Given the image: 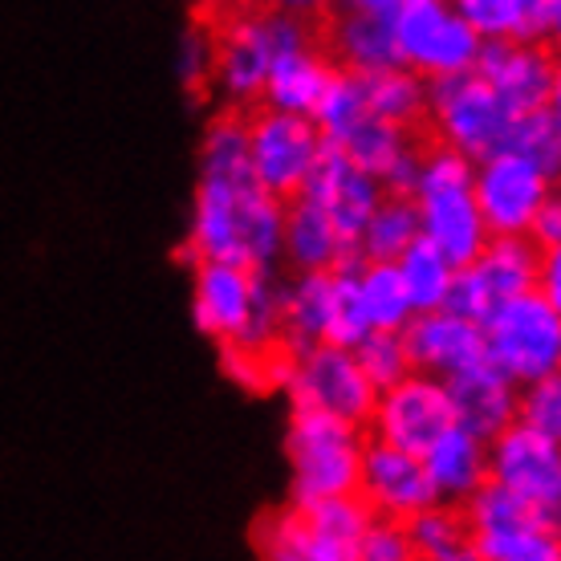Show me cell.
Masks as SVG:
<instances>
[{
    "label": "cell",
    "mask_w": 561,
    "mask_h": 561,
    "mask_svg": "<svg viewBox=\"0 0 561 561\" xmlns=\"http://www.w3.org/2000/svg\"><path fill=\"white\" fill-rule=\"evenodd\" d=\"M330 4H346V0H330Z\"/></svg>",
    "instance_id": "bcb514c9"
},
{
    "label": "cell",
    "mask_w": 561,
    "mask_h": 561,
    "mask_svg": "<svg viewBox=\"0 0 561 561\" xmlns=\"http://www.w3.org/2000/svg\"><path fill=\"white\" fill-rule=\"evenodd\" d=\"M244 123H249V168H253V180L277 199H285V204L297 199L325 151V135L313 123V114L253 106V111H244Z\"/></svg>",
    "instance_id": "7c38bea8"
},
{
    "label": "cell",
    "mask_w": 561,
    "mask_h": 561,
    "mask_svg": "<svg viewBox=\"0 0 561 561\" xmlns=\"http://www.w3.org/2000/svg\"><path fill=\"white\" fill-rule=\"evenodd\" d=\"M553 187L558 180L546 159H534L513 147L477 159V171H472V192L492 237H529L537 211Z\"/></svg>",
    "instance_id": "4fadbf2b"
},
{
    "label": "cell",
    "mask_w": 561,
    "mask_h": 561,
    "mask_svg": "<svg viewBox=\"0 0 561 561\" xmlns=\"http://www.w3.org/2000/svg\"><path fill=\"white\" fill-rule=\"evenodd\" d=\"M553 180L561 187V118H558V147H553Z\"/></svg>",
    "instance_id": "f6af8a7d"
},
{
    "label": "cell",
    "mask_w": 561,
    "mask_h": 561,
    "mask_svg": "<svg viewBox=\"0 0 561 561\" xmlns=\"http://www.w3.org/2000/svg\"><path fill=\"white\" fill-rule=\"evenodd\" d=\"M354 492L363 496V505L375 517H399V520H408L411 513H420L423 505L435 501V489L432 480H427L420 451H408L399 448V444L375 439V435H366L363 468H358Z\"/></svg>",
    "instance_id": "e0dca14e"
},
{
    "label": "cell",
    "mask_w": 561,
    "mask_h": 561,
    "mask_svg": "<svg viewBox=\"0 0 561 561\" xmlns=\"http://www.w3.org/2000/svg\"><path fill=\"white\" fill-rule=\"evenodd\" d=\"M354 354H358L366 379L375 382V387H387V382L403 379V375L411 370L403 330H370V334L354 346Z\"/></svg>",
    "instance_id": "836d02e7"
},
{
    "label": "cell",
    "mask_w": 561,
    "mask_h": 561,
    "mask_svg": "<svg viewBox=\"0 0 561 561\" xmlns=\"http://www.w3.org/2000/svg\"><path fill=\"white\" fill-rule=\"evenodd\" d=\"M334 325V268L330 273H294L280 285V337L285 351L330 342Z\"/></svg>",
    "instance_id": "484cf974"
},
{
    "label": "cell",
    "mask_w": 561,
    "mask_h": 561,
    "mask_svg": "<svg viewBox=\"0 0 561 561\" xmlns=\"http://www.w3.org/2000/svg\"><path fill=\"white\" fill-rule=\"evenodd\" d=\"M456 427V408H451L448 379L427 375V370H408L403 379L379 387L375 411L366 420V435L399 444L408 451H427L439 435Z\"/></svg>",
    "instance_id": "5bb4252c"
},
{
    "label": "cell",
    "mask_w": 561,
    "mask_h": 561,
    "mask_svg": "<svg viewBox=\"0 0 561 561\" xmlns=\"http://www.w3.org/2000/svg\"><path fill=\"white\" fill-rule=\"evenodd\" d=\"M183 82L192 85H211V37L208 33H187V42H183Z\"/></svg>",
    "instance_id": "8d00e7d4"
},
{
    "label": "cell",
    "mask_w": 561,
    "mask_h": 561,
    "mask_svg": "<svg viewBox=\"0 0 561 561\" xmlns=\"http://www.w3.org/2000/svg\"><path fill=\"white\" fill-rule=\"evenodd\" d=\"M358 249L334 228V220L318 211L309 199L285 204V225H280V261L294 273H330L354 261Z\"/></svg>",
    "instance_id": "44dd1931"
},
{
    "label": "cell",
    "mask_w": 561,
    "mask_h": 561,
    "mask_svg": "<svg viewBox=\"0 0 561 561\" xmlns=\"http://www.w3.org/2000/svg\"><path fill=\"white\" fill-rule=\"evenodd\" d=\"M268 4H277V9H285V13H297V16H313L322 13V9H330V0H268Z\"/></svg>",
    "instance_id": "ab89813d"
},
{
    "label": "cell",
    "mask_w": 561,
    "mask_h": 561,
    "mask_svg": "<svg viewBox=\"0 0 561 561\" xmlns=\"http://www.w3.org/2000/svg\"><path fill=\"white\" fill-rule=\"evenodd\" d=\"M358 561H411L408 525L399 517H375L370 513L363 546H358Z\"/></svg>",
    "instance_id": "d590c367"
},
{
    "label": "cell",
    "mask_w": 561,
    "mask_h": 561,
    "mask_svg": "<svg viewBox=\"0 0 561 561\" xmlns=\"http://www.w3.org/2000/svg\"><path fill=\"white\" fill-rule=\"evenodd\" d=\"M448 391L451 408H456V423L484 435V439L505 432L508 423L517 420V382L505 379L489 358L456 370L448 379Z\"/></svg>",
    "instance_id": "603a6c76"
},
{
    "label": "cell",
    "mask_w": 561,
    "mask_h": 561,
    "mask_svg": "<svg viewBox=\"0 0 561 561\" xmlns=\"http://www.w3.org/2000/svg\"><path fill=\"white\" fill-rule=\"evenodd\" d=\"M280 391L289 394L294 408L325 411V415L363 423V427L379 399V387L366 379L354 346H337V342H313V346H297L285 354Z\"/></svg>",
    "instance_id": "ba28073f"
},
{
    "label": "cell",
    "mask_w": 561,
    "mask_h": 561,
    "mask_svg": "<svg viewBox=\"0 0 561 561\" xmlns=\"http://www.w3.org/2000/svg\"><path fill=\"white\" fill-rule=\"evenodd\" d=\"M391 28L399 66L427 82L472 70L484 49V37L451 9V0H408L391 13Z\"/></svg>",
    "instance_id": "8fae6325"
},
{
    "label": "cell",
    "mask_w": 561,
    "mask_h": 561,
    "mask_svg": "<svg viewBox=\"0 0 561 561\" xmlns=\"http://www.w3.org/2000/svg\"><path fill=\"white\" fill-rule=\"evenodd\" d=\"M549 111L561 118V49H553V78H549Z\"/></svg>",
    "instance_id": "60d3db41"
},
{
    "label": "cell",
    "mask_w": 561,
    "mask_h": 561,
    "mask_svg": "<svg viewBox=\"0 0 561 561\" xmlns=\"http://www.w3.org/2000/svg\"><path fill=\"white\" fill-rule=\"evenodd\" d=\"M489 480L517 501L561 520V444L549 435L508 423L489 439Z\"/></svg>",
    "instance_id": "2e32d148"
},
{
    "label": "cell",
    "mask_w": 561,
    "mask_h": 561,
    "mask_svg": "<svg viewBox=\"0 0 561 561\" xmlns=\"http://www.w3.org/2000/svg\"><path fill=\"white\" fill-rule=\"evenodd\" d=\"M354 277H358V297L370 318V330H403L411 322V306L403 273L394 261H370V256H354Z\"/></svg>",
    "instance_id": "f546056e"
},
{
    "label": "cell",
    "mask_w": 561,
    "mask_h": 561,
    "mask_svg": "<svg viewBox=\"0 0 561 561\" xmlns=\"http://www.w3.org/2000/svg\"><path fill=\"white\" fill-rule=\"evenodd\" d=\"M325 54L334 57V66L354 73L394 66L399 54H394L391 16L354 4V0L337 4V13L330 16V28H325Z\"/></svg>",
    "instance_id": "7402d4cb"
},
{
    "label": "cell",
    "mask_w": 561,
    "mask_h": 561,
    "mask_svg": "<svg viewBox=\"0 0 561 561\" xmlns=\"http://www.w3.org/2000/svg\"><path fill=\"white\" fill-rule=\"evenodd\" d=\"M394 265L403 273V285H408V297H411V306H415V313L444 306L451 289V277H456V268H460V265H451L448 256L439 253L427 237L411 240L408 249L394 256Z\"/></svg>",
    "instance_id": "1f68e13d"
},
{
    "label": "cell",
    "mask_w": 561,
    "mask_h": 561,
    "mask_svg": "<svg viewBox=\"0 0 561 561\" xmlns=\"http://www.w3.org/2000/svg\"><path fill=\"white\" fill-rule=\"evenodd\" d=\"M192 318L220 351L289 354L280 337V285L265 268L232 261H196L192 268Z\"/></svg>",
    "instance_id": "7a4b0ae2"
},
{
    "label": "cell",
    "mask_w": 561,
    "mask_h": 561,
    "mask_svg": "<svg viewBox=\"0 0 561 561\" xmlns=\"http://www.w3.org/2000/svg\"><path fill=\"white\" fill-rule=\"evenodd\" d=\"M370 508L358 492L289 501L256 525V549L277 561H358Z\"/></svg>",
    "instance_id": "5b68a950"
},
{
    "label": "cell",
    "mask_w": 561,
    "mask_h": 561,
    "mask_svg": "<svg viewBox=\"0 0 561 561\" xmlns=\"http://www.w3.org/2000/svg\"><path fill=\"white\" fill-rule=\"evenodd\" d=\"M423 468L435 489V501L463 505L480 484H489V439L456 423L423 451Z\"/></svg>",
    "instance_id": "cb8c5ba5"
},
{
    "label": "cell",
    "mask_w": 561,
    "mask_h": 561,
    "mask_svg": "<svg viewBox=\"0 0 561 561\" xmlns=\"http://www.w3.org/2000/svg\"><path fill=\"white\" fill-rule=\"evenodd\" d=\"M553 49H561V0H553V16H549V37H546Z\"/></svg>",
    "instance_id": "b9f144b4"
},
{
    "label": "cell",
    "mask_w": 561,
    "mask_h": 561,
    "mask_svg": "<svg viewBox=\"0 0 561 561\" xmlns=\"http://www.w3.org/2000/svg\"><path fill=\"white\" fill-rule=\"evenodd\" d=\"M403 342H408L411 370H427L439 379H451L463 366L484 363V334L480 322L451 313V309H423L411 313V322L403 325Z\"/></svg>",
    "instance_id": "ffe728a7"
},
{
    "label": "cell",
    "mask_w": 561,
    "mask_h": 561,
    "mask_svg": "<svg viewBox=\"0 0 561 561\" xmlns=\"http://www.w3.org/2000/svg\"><path fill=\"white\" fill-rule=\"evenodd\" d=\"M285 199L265 192L253 171L199 175L187 225L192 261H232L249 268H273L280 261Z\"/></svg>",
    "instance_id": "6da1fadb"
},
{
    "label": "cell",
    "mask_w": 561,
    "mask_h": 561,
    "mask_svg": "<svg viewBox=\"0 0 561 561\" xmlns=\"http://www.w3.org/2000/svg\"><path fill=\"white\" fill-rule=\"evenodd\" d=\"M508 147L513 151H525L534 159H546L553 168V147H558V114L541 106V111H525L513 118V130H508Z\"/></svg>",
    "instance_id": "e575fe53"
},
{
    "label": "cell",
    "mask_w": 561,
    "mask_h": 561,
    "mask_svg": "<svg viewBox=\"0 0 561 561\" xmlns=\"http://www.w3.org/2000/svg\"><path fill=\"white\" fill-rule=\"evenodd\" d=\"M537 285V240L534 237H489L468 265L456 268L444 309L484 322L492 306Z\"/></svg>",
    "instance_id": "9a60e30c"
},
{
    "label": "cell",
    "mask_w": 561,
    "mask_h": 561,
    "mask_svg": "<svg viewBox=\"0 0 561 561\" xmlns=\"http://www.w3.org/2000/svg\"><path fill=\"white\" fill-rule=\"evenodd\" d=\"M354 4H366V9H375V13H387L391 16L399 4H408V0H354Z\"/></svg>",
    "instance_id": "7bdbcfd3"
},
{
    "label": "cell",
    "mask_w": 561,
    "mask_h": 561,
    "mask_svg": "<svg viewBox=\"0 0 561 561\" xmlns=\"http://www.w3.org/2000/svg\"><path fill=\"white\" fill-rule=\"evenodd\" d=\"M411 240H420V208L408 192H387L358 232V256L394 261Z\"/></svg>",
    "instance_id": "4dcf8cb0"
},
{
    "label": "cell",
    "mask_w": 561,
    "mask_h": 561,
    "mask_svg": "<svg viewBox=\"0 0 561 561\" xmlns=\"http://www.w3.org/2000/svg\"><path fill=\"white\" fill-rule=\"evenodd\" d=\"M451 9L477 28L484 42H501V37L546 42L553 0H451Z\"/></svg>",
    "instance_id": "83f0119b"
},
{
    "label": "cell",
    "mask_w": 561,
    "mask_h": 561,
    "mask_svg": "<svg viewBox=\"0 0 561 561\" xmlns=\"http://www.w3.org/2000/svg\"><path fill=\"white\" fill-rule=\"evenodd\" d=\"M472 171L477 159L427 139L408 192L420 208V237L432 240L451 265H468L492 237L472 192Z\"/></svg>",
    "instance_id": "277c9868"
},
{
    "label": "cell",
    "mask_w": 561,
    "mask_h": 561,
    "mask_svg": "<svg viewBox=\"0 0 561 561\" xmlns=\"http://www.w3.org/2000/svg\"><path fill=\"white\" fill-rule=\"evenodd\" d=\"M363 423L337 420V415H325V411L294 408L289 432H285L289 496L294 501H318V496L354 492L358 468H363Z\"/></svg>",
    "instance_id": "8992f818"
},
{
    "label": "cell",
    "mask_w": 561,
    "mask_h": 561,
    "mask_svg": "<svg viewBox=\"0 0 561 561\" xmlns=\"http://www.w3.org/2000/svg\"><path fill=\"white\" fill-rule=\"evenodd\" d=\"M472 70L501 94L517 114L549 106V78H553V45L529 37H501L484 42Z\"/></svg>",
    "instance_id": "d6986e66"
},
{
    "label": "cell",
    "mask_w": 561,
    "mask_h": 561,
    "mask_svg": "<svg viewBox=\"0 0 561 561\" xmlns=\"http://www.w3.org/2000/svg\"><path fill=\"white\" fill-rule=\"evenodd\" d=\"M513 118L517 111L477 70L427 82V118H423L427 139L444 142L468 159H484L508 147Z\"/></svg>",
    "instance_id": "52a82bcc"
},
{
    "label": "cell",
    "mask_w": 561,
    "mask_h": 561,
    "mask_svg": "<svg viewBox=\"0 0 561 561\" xmlns=\"http://www.w3.org/2000/svg\"><path fill=\"white\" fill-rule=\"evenodd\" d=\"M334 57L318 49L313 37L273 61V70L265 78V94H261V106H273V111H294V114H313L318 102H322L325 85L334 82Z\"/></svg>",
    "instance_id": "d4e9b609"
},
{
    "label": "cell",
    "mask_w": 561,
    "mask_h": 561,
    "mask_svg": "<svg viewBox=\"0 0 561 561\" xmlns=\"http://www.w3.org/2000/svg\"><path fill=\"white\" fill-rule=\"evenodd\" d=\"M480 334L484 358L517 387L561 366V313L537 289L492 306L480 322Z\"/></svg>",
    "instance_id": "9c48e42d"
},
{
    "label": "cell",
    "mask_w": 561,
    "mask_h": 561,
    "mask_svg": "<svg viewBox=\"0 0 561 561\" xmlns=\"http://www.w3.org/2000/svg\"><path fill=\"white\" fill-rule=\"evenodd\" d=\"M408 546L415 561H472V529L456 501H432L408 520Z\"/></svg>",
    "instance_id": "4316f807"
},
{
    "label": "cell",
    "mask_w": 561,
    "mask_h": 561,
    "mask_svg": "<svg viewBox=\"0 0 561 561\" xmlns=\"http://www.w3.org/2000/svg\"><path fill=\"white\" fill-rule=\"evenodd\" d=\"M211 37V90L237 106L253 111L261 106L265 78L285 49L309 42L306 16L285 13L277 4H232L225 13H216V25L208 28Z\"/></svg>",
    "instance_id": "3957f363"
},
{
    "label": "cell",
    "mask_w": 561,
    "mask_h": 561,
    "mask_svg": "<svg viewBox=\"0 0 561 561\" xmlns=\"http://www.w3.org/2000/svg\"><path fill=\"white\" fill-rule=\"evenodd\" d=\"M537 294L561 313V240L537 244Z\"/></svg>",
    "instance_id": "74e56055"
},
{
    "label": "cell",
    "mask_w": 561,
    "mask_h": 561,
    "mask_svg": "<svg viewBox=\"0 0 561 561\" xmlns=\"http://www.w3.org/2000/svg\"><path fill=\"white\" fill-rule=\"evenodd\" d=\"M517 423L561 444V366L517 387Z\"/></svg>",
    "instance_id": "d6a6232c"
},
{
    "label": "cell",
    "mask_w": 561,
    "mask_h": 561,
    "mask_svg": "<svg viewBox=\"0 0 561 561\" xmlns=\"http://www.w3.org/2000/svg\"><path fill=\"white\" fill-rule=\"evenodd\" d=\"M529 237H534L537 244H553V240H561V187L549 192V199L541 204V211H537L534 232H529Z\"/></svg>",
    "instance_id": "f35d334b"
},
{
    "label": "cell",
    "mask_w": 561,
    "mask_h": 561,
    "mask_svg": "<svg viewBox=\"0 0 561 561\" xmlns=\"http://www.w3.org/2000/svg\"><path fill=\"white\" fill-rule=\"evenodd\" d=\"M477 561H561V520L517 501L501 484H480L463 501Z\"/></svg>",
    "instance_id": "30bf717a"
},
{
    "label": "cell",
    "mask_w": 561,
    "mask_h": 561,
    "mask_svg": "<svg viewBox=\"0 0 561 561\" xmlns=\"http://www.w3.org/2000/svg\"><path fill=\"white\" fill-rule=\"evenodd\" d=\"M192 4H199V9H204V13H225V9H232V4H240V0H192Z\"/></svg>",
    "instance_id": "ee69618b"
},
{
    "label": "cell",
    "mask_w": 561,
    "mask_h": 561,
    "mask_svg": "<svg viewBox=\"0 0 561 561\" xmlns=\"http://www.w3.org/2000/svg\"><path fill=\"white\" fill-rule=\"evenodd\" d=\"M363 90L370 114L411 130L423 127V118H427V78H420L415 70L399 66V61L382 66V70H370L363 73Z\"/></svg>",
    "instance_id": "f1b7e54d"
},
{
    "label": "cell",
    "mask_w": 561,
    "mask_h": 561,
    "mask_svg": "<svg viewBox=\"0 0 561 561\" xmlns=\"http://www.w3.org/2000/svg\"><path fill=\"white\" fill-rule=\"evenodd\" d=\"M382 196H387V187L363 163H354L342 147H330V142H325L313 175L301 187V199H309L318 211H325L337 232L354 240V249H358V232L370 220V211L379 208Z\"/></svg>",
    "instance_id": "ac0fdd59"
}]
</instances>
